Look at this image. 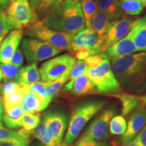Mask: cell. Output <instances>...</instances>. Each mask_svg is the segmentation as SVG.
I'll use <instances>...</instances> for the list:
<instances>
[{
    "mask_svg": "<svg viewBox=\"0 0 146 146\" xmlns=\"http://www.w3.org/2000/svg\"><path fill=\"white\" fill-rule=\"evenodd\" d=\"M111 67L122 89L129 94L146 91V52L111 60Z\"/></svg>",
    "mask_w": 146,
    "mask_h": 146,
    "instance_id": "6da1fadb",
    "label": "cell"
},
{
    "mask_svg": "<svg viewBox=\"0 0 146 146\" xmlns=\"http://www.w3.org/2000/svg\"><path fill=\"white\" fill-rule=\"evenodd\" d=\"M42 22L52 30L74 35L85 27L81 3L72 0H64Z\"/></svg>",
    "mask_w": 146,
    "mask_h": 146,
    "instance_id": "7a4b0ae2",
    "label": "cell"
},
{
    "mask_svg": "<svg viewBox=\"0 0 146 146\" xmlns=\"http://www.w3.org/2000/svg\"><path fill=\"white\" fill-rule=\"evenodd\" d=\"M105 104V101L90 100L76 105L72 110L65 135L64 144L70 145L74 143L85 125L103 108Z\"/></svg>",
    "mask_w": 146,
    "mask_h": 146,
    "instance_id": "3957f363",
    "label": "cell"
},
{
    "mask_svg": "<svg viewBox=\"0 0 146 146\" xmlns=\"http://www.w3.org/2000/svg\"><path fill=\"white\" fill-rule=\"evenodd\" d=\"M85 74L94 83L98 94L114 96L123 93V89L114 75L110 62L107 57L96 68L87 70Z\"/></svg>",
    "mask_w": 146,
    "mask_h": 146,
    "instance_id": "277c9868",
    "label": "cell"
},
{
    "mask_svg": "<svg viewBox=\"0 0 146 146\" xmlns=\"http://www.w3.org/2000/svg\"><path fill=\"white\" fill-rule=\"evenodd\" d=\"M25 35L46 42L61 52L70 51L71 43L75 35L52 30L45 26L41 21H36L26 28Z\"/></svg>",
    "mask_w": 146,
    "mask_h": 146,
    "instance_id": "5b68a950",
    "label": "cell"
},
{
    "mask_svg": "<svg viewBox=\"0 0 146 146\" xmlns=\"http://www.w3.org/2000/svg\"><path fill=\"white\" fill-rule=\"evenodd\" d=\"M76 62V58L68 54L60 55L47 60L40 67V78L43 81L53 82L60 78L69 76Z\"/></svg>",
    "mask_w": 146,
    "mask_h": 146,
    "instance_id": "8992f818",
    "label": "cell"
},
{
    "mask_svg": "<svg viewBox=\"0 0 146 146\" xmlns=\"http://www.w3.org/2000/svg\"><path fill=\"white\" fill-rule=\"evenodd\" d=\"M69 52L78 60H84L91 55L103 53L98 44V36L91 28H85L74 35Z\"/></svg>",
    "mask_w": 146,
    "mask_h": 146,
    "instance_id": "52a82bcc",
    "label": "cell"
},
{
    "mask_svg": "<svg viewBox=\"0 0 146 146\" xmlns=\"http://www.w3.org/2000/svg\"><path fill=\"white\" fill-rule=\"evenodd\" d=\"M13 29L27 28L39 21L37 16L27 1H16L11 3L5 12Z\"/></svg>",
    "mask_w": 146,
    "mask_h": 146,
    "instance_id": "ba28073f",
    "label": "cell"
},
{
    "mask_svg": "<svg viewBox=\"0 0 146 146\" xmlns=\"http://www.w3.org/2000/svg\"><path fill=\"white\" fill-rule=\"evenodd\" d=\"M21 48L29 63H36L50 59L61 52L49 43L35 38H24Z\"/></svg>",
    "mask_w": 146,
    "mask_h": 146,
    "instance_id": "9c48e42d",
    "label": "cell"
},
{
    "mask_svg": "<svg viewBox=\"0 0 146 146\" xmlns=\"http://www.w3.org/2000/svg\"><path fill=\"white\" fill-rule=\"evenodd\" d=\"M116 112L114 108L105 110L91 123L82 136L87 137L98 141H106L109 138L110 122Z\"/></svg>",
    "mask_w": 146,
    "mask_h": 146,
    "instance_id": "30bf717a",
    "label": "cell"
},
{
    "mask_svg": "<svg viewBox=\"0 0 146 146\" xmlns=\"http://www.w3.org/2000/svg\"><path fill=\"white\" fill-rule=\"evenodd\" d=\"M134 20L132 18L123 17L111 21L108 27L102 43V51L127 35L130 31Z\"/></svg>",
    "mask_w": 146,
    "mask_h": 146,
    "instance_id": "8fae6325",
    "label": "cell"
},
{
    "mask_svg": "<svg viewBox=\"0 0 146 146\" xmlns=\"http://www.w3.org/2000/svg\"><path fill=\"white\" fill-rule=\"evenodd\" d=\"M57 146H61L62 139L66 130L68 117L61 110L49 111L42 118Z\"/></svg>",
    "mask_w": 146,
    "mask_h": 146,
    "instance_id": "7c38bea8",
    "label": "cell"
},
{
    "mask_svg": "<svg viewBox=\"0 0 146 146\" xmlns=\"http://www.w3.org/2000/svg\"><path fill=\"white\" fill-rule=\"evenodd\" d=\"M137 52L133 41V29L131 27L130 31L123 39L108 47L103 54L108 59H117Z\"/></svg>",
    "mask_w": 146,
    "mask_h": 146,
    "instance_id": "4fadbf2b",
    "label": "cell"
},
{
    "mask_svg": "<svg viewBox=\"0 0 146 146\" xmlns=\"http://www.w3.org/2000/svg\"><path fill=\"white\" fill-rule=\"evenodd\" d=\"M132 113L127 124L125 132L122 136V143H127L133 140L146 123V108L145 107L141 105Z\"/></svg>",
    "mask_w": 146,
    "mask_h": 146,
    "instance_id": "5bb4252c",
    "label": "cell"
},
{
    "mask_svg": "<svg viewBox=\"0 0 146 146\" xmlns=\"http://www.w3.org/2000/svg\"><path fill=\"white\" fill-rule=\"evenodd\" d=\"M23 35L22 29L12 31L8 36L1 42L0 47V63L8 64L13 56L18 45L21 43Z\"/></svg>",
    "mask_w": 146,
    "mask_h": 146,
    "instance_id": "9a60e30c",
    "label": "cell"
},
{
    "mask_svg": "<svg viewBox=\"0 0 146 146\" xmlns=\"http://www.w3.org/2000/svg\"><path fill=\"white\" fill-rule=\"evenodd\" d=\"M68 92L74 96L98 94L94 83L85 73L76 78Z\"/></svg>",
    "mask_w": 146,
    "mask_h": 146,
    "instance_id": "2e32d148",
    "label": "cell"
},
{
    "mask_svg": "<svg viewBox=\"0 0 146 146\" xmlns=\"http://www.w3.org/2000/svg\"><path fill=\"white\" fill-rule=\"evenodd\" d=\"M64 0H30V4L39 21L56 10Z\"/></svg>",
    "mask_w": 146,
    "mask_h": 146,
    "instance_id": "e0dca14e",
    "label": "cell"
},
{
    "mask_svg": "<svg viewBox=\"0 0 146 146\" xmlns=\"http://www.w3.org/2000/svg\"><path fill=\"white\" fill-rule=\"evenodd\" d=\"M50 102L42 100L34 92L29 91L25 95L21 105L25 112L38 113L44 110Z\"/></svg>",
    "mask_w": 146,
    "mask_h": 146,
    "instance_id": "ac0fdd59",
    "label": "cell"
},
{
    "mask_svg": "<svg viewBox=\"0 0 146 146\" xmlns=\"http://www.w3.org/2000/svg\"><path fill=\"white\" fill-rule=\"evenodd\" d=\"M133 41L137 52H146V15L133 23Z\"/></svg>",
    "mask_w": 146,
    "mask_h": 146,
    "instance_id": "d6986e66",
    "label": "cell"
},
{
    "mask_svg": "<svg viewBox=\"0 0 146 146\" xmlns=\"http://www.w3.org/2000/svg\"><path fill=\"white\" fill-rule=\"evenodd\" d=\"M29 85L20 84L19 87L10 94L2 95V104L3 110H8L16 106L21 105L24 98L29 91Z\"/></svg>",
    "mask_w": 146,
    "mask_h": 146,
    "instance_id": "ffe728a7",
    "label": "cell"
},
{
    "mask_svg": "<svg viewBox=\"0 0 146 146\" xmlns=\"http://www.w3.org/2000/svg\"><path fill=\"white\" fill-rule=\"evenodd\" d=\"M111 21H112L111 19L106 14L100 11L97 12L91 21V29L96 33L98 36V44L101 49L103 37Z\"/></svg>",
    "mask_w": 146,
    "mask_h": 146,
    "instance_id": "44dd1931",
    "label": "cell"
},
{
    "mask_svg": "<svg viewBox=\"0 0 146 146\" xmlns=\"http://www.w3.org/2000/svg\"><path fill=\"white\" fill-rule=\"evenodd\" d=\"M24 110L22 105L16 106L8 110H3V123L8 129H15L21 127V120Z\"/></svg>",
    "mask_w": 146,
    "mask_h": 146,
    "instance_id": "7402d4cb",
    "label": "cell"
},
{
    "mask_svg": "<svg viewBox=\"0 0 146 146\" xmlns=\"http://www.w3.org/2000/svg\"><path fill=\"white\" fill-rule=\"evenodd\" d=\"M116 97L120 100L122 104V115L124 116H128L134 112L135 110L141 105V100L139 96L131 94H117L112 96Z\"/></svg>",
    "mask_w": 146,
    "mask_h": 146,
    "instance_id": "603a6c76",
    "label": "cell"
},
{
    "mask_svg": "<svg viewBox=\"0 0 146 146\" xmlns=\"http://www.w3.org/2000/svg\"><path fill=\"white\" fill-rule=\"evenodd\" d=\"M98 11L104 12L113 21L123 17L124 14L120 10L119 0H96Z\"/></svg>",
    "mask_w": 146,
    "mask_h": 146,
    "instance_id": "cb8c5ba5",
    "label": "cell"
},
{
    "mask_svg": "<svg viewBox=\"0 0 146 146\" xmlns=\"http://www.w3.org/2000/svg\"><path fill=\"white\" fill-rule=\"evenodd\" d=\"M40 78L36 63H31L30 65L21 68L16 79V83L29 85L39 81Z\"/></svg>",
    "mask_w": 146,
    "mask_h": 146,
    "instance_id": "d4e9b609",
    "label": "cell"
},
{
    "mask_svg": "<svg viewBox=\"0 0 146 146\" xmlns=\"http://www.w3.org/2000/svg\"><path fill=\"white\" fill-rule=\"evenodd\" d=\"M33 135L45 146H57L42 118L37 127L33 131Z\"/></svg>",
    "mask_w": 146,
    "mask_h": 146,
    "instance_id": "484cf974",
    "label": "cell"
},
{
    "mask_svg": "<svg viewBox=\"0 0 146 146\" xmlns=\"http://www.w3.org/2000/svg\"><path fill=\"white\" fill-rule=\"evenodd\" d=\"M82 13L85 21L86 28H91V21L98 12L96 0H83L81 2Z\"/></svg>",
    "mask_w": 146,
    "mask_h": 146,
    "instance_id": "4316f807",
    "label": "cell"
},
{
    "mask_svg": "<svg viewBox=\"0 0 146 146\" xmlns=\"http://www.w3.org/2000/svg\"><path fill=\"white\" fill-rule=\"evenodd\" d=\"M87 70H88V67H87L86 63L85 62L84 60H78V61H76L74 65L73 66L72 69H71L70 75H69L68 82V83L66 84L64 86L63 91L68 92V91L70 89L76 78L85 74Z\"/></svg>",
    "mask_w": 146,
    "mask_h": 146,
    "instance_id": "83f0119b",
    "label": "cell"
},
{
    "mask_svg": "<svg viewBox=\"0 0 146 146\" xmlns=\"http://www.w3.org/2000/svg\"><path fill=\"white\" fill-rule=\"evenodd\" d=\"M120 10L125 15L137 16L143 12L144 6L139 0L137 1H120L119 0Z\"/></svg>",
    "mask_w": 146,
    "mask_h": 146,
    "instance_id": "f1b7e54d",
    "label": "cell"
},
{
    "mask_svg": "<svg viewBox=\"0 0 146 146\" xmlns=\"http://www.w3.org/2000/svg\"><path fill=\"white\" fill-rule=\"evenodd\" d=\"M41 121V115L35 113L25 112L21 120V127L27 131H33Z\"/></svg>",
    "mask_w": 146,
    "mask_h": 146,
    "instance_id": "f546056e",
    "label": "cell"
},
{
    "mask_svg": "<svg viewBox=\"0 0 146 146\" xmlns=\"http://www.w3.org/2000/svg\"><path fill=\"white\" fill-rule=\"evenodd\" d=\"M127 129V122L123 116H115L110 122L109 131L112 135H123Z\"/></svg>",
    "mask_w": 146,
    "mask_h": 146,
    "instance_id": "4dcf8cb0",
    "label": "cell"
},
{
    "mask_svg": "<svg viewBox=\"0 0 146 146\" xmlns=\"http://www.w3.org/2000/svg\"><path fill=\"white\" fill-rule=\"evenodd\" d=\"M69 76L60 78L53 82H50L46 87V94L49 100L52 101L56 94L59 93L61 89L64 87L66 82L68 81Z\"/></svg>",
    "mask_w": 146,
    "mask_h": 146,
    "instance_id": "1f68e13d",
    "label": "cell"
},
{
    "mask_svg": "<svg viewBox=\"0 0 146 146\" xmlns=\"http://www.w3.org/2000/svg\"><path fill=\"white\" fill-rule=\"evenodd\" d=\"M0 68L2 71L3 81H15L16 82L18 73L21 70L20 68L14 66V65L8 64L0 63Z\"/></svg>",
    "mask_w": 146,
    "mask_h": 146,
    "instance_id": "d6a6232c",
    "label": "cell"
},
{
    "mask_svg": "<svg viewBox=\"0 0 146 146\" xmlns=\"http://www.w3.org/2000/svg\"><path fill=\"white\" fill-rule=\"evenodd\" d=\"M49 83L50 82L37 81L34 83L29 84V89L37 95L42 100L51 102V100L47 98L46 94V87Z\"/></svg>",
    "mask_w": 146,
    "mask_h": 146,
    "instance_id": "836d02e7",
    "label": "cell"
},
{
    "mask_svg": "<svg viewBox=\"0 0 146 146\" xmlns=\"http://www.w3.org/2000/svg\"><path fill=\"white\" fill-rule=\"evenodd\" d=\"M61 146H111V144L107 141H98L87 137L82 136L76 143L72 145L62 143Z\"/></svg>",
    "mask_w": 146,
    "mask_h": 146,
    "instance_id": "e575fe53",
    "label": "cell"
},
{
    "mask_svg": "<svg viewBox=\"0 0 146 146\" xmlns=\"http://www.w3.org/2000/svg\"><path fill=\"white\" fill-rule=\"evenodd\" d=\"M21 138L18 136L16 131L7 129L3 127V125L0 123V143L8 140L15 139Z\"/></svg>",
    "mask_w": 146,
    "mask_h": 146,
    "instance_id": "d590c367",
    "label": "cell"
},
{
    "mask_svg": "<svg viewBox=\"0 0 146 146\" xmlns=\"http://www.w3.org/2000/svg\"><path fill=\"white\" fill-rule=\"evenodd\" d=\"M106 57V56L103 53H102V54L89 56L85 58L84 61H85L87 67H88V70H90V69H93L96 68V66H98Z\"/></svg>",
    "mask_w": 146,
    "mask_h": 146,
    "instance_id": "8d00e7d4",
    "label": "cell"
},
{
    "mask_svg": "<svg viewBox=\"0 0 146 146\" xmlns=\"http://www.w3.org/2000/svg\"><path fill=\"white\" fill-rule=\"evenodd\" d=\"M12 29L13 27L9 22L5 12H0V36H5Z\"/></svg>",
    "mask_w": 146,
    "mask_h": 146,
    "instance_id": "74e56055",
    "label": "cell"
},
{
    "mask_svg": "<svg viewBox=\"0 0 146 146\" xmlns=\"http://www.w3.org/2000/svg\"><path fill=\"white\" fill-rule=\"evenodd\" d=\"M31 143L30 139H15L8 140L0 143V146H29Z\"/></svg>",
    "mask_w": 146,
    "mask_h": 146,
    "instance_id": "f35d334b",
    "label": "cell"
},
{
    "mask_svg": "<svg viewBox=\"0 0 146 146\" xmlns=\"http://www.w3.org/2000/svg\"><path fill=\"white\" fill-rule=\"evenodd\" d=\"M23 54L20 48L16 49L15 52L14 53L13 56H12V59L10 60L11 64L14 65V66L17 67V68H21L22 65L23 64Z\"/></svg>",
    "mask_w": 146,
    "mask_h": 146,
    "instance_id": "ab89813d",
    "label": "cell"
},
{
    "mask_svg": "<svg viewBox=\"0 0 146 146\" xmlns=\"http://www.w3.org/2000/svg\"><path fill=\"white\" fill-rule=\"evenodd\" d=\"M134 139L139 146H146V123Z\"/></svg>",
    "mask_w": 146,
    "mask_h": 146,
    "instance_id": "60d3db41",
    "label": "cell"
},
{
    "mask_svg": "<svg viewBox=\"0 0 146 146\" xmlns=\"http://www.w3.org/2000/svg\"><path fill=\"white\" fill-rule=\"evenodd\" d=\"M16 133H17L18 136L21 137L22 139H29L33 135V131H27L23 129V128L18 130Z\"/></svg>",
    "mask_w": 146,
    "mask_h": 146,
    "instance_id": "b9f144b4",
    "label": "cell"
},
{
    "mask_svg": "<svg viewBox=\"0 0 146 146\" xmlns=\"http://www.w3.org/2000/svg\"><path fill=\"white\" fill-rule=\"evenodd\" d=\"M8 0H0V12H4L9 5Z\"/></svg>",
    "mask_w": 146,
    "mask_h": 146,
    "instance_id": "7bdbcfd3",
    "label": "cell"
},
{
    "mask_svg": "<svg viewBox=\"0 0 146 146\" xmlns=\"http://www.w3.org/2000/svg\"><path fill=\"white\" fill-rule=\"evenodd\" d=\"M120 146H139V145H138V143H137L135 139H133V140L127 142V143H122V145H120Z\"/></svg>",
    "mask_w": 146,
    "mask_h": 146,
    "instance_id": "ee69618b",
    "label": "cell"
},
{
    "mask_svg": "<svg viewBox=\"0 0 146 146\" xmlns=\"http://www.w3.org/2000/svg\"><path fill=\"white\" fill-rule=\"evenodd\" d=\"M139 98L141 100V105L146 108V93L142 96H139Z\"/></svg>",
    "mask_w": 146,
    "mask_h": 146,
    "instance_id": "f6af8a7d",
    "label": "cell"
},
{
    "mask_svg": "<svg viewBox=\"0 0 146 146\" xmlns=\"http://www.w3.org/2000/svg\"><path fill=\"white\" fill-rule=\"evenodd\" d=\"M3 112V108L2 102H1V101H0V121H1V118H2Z\"/></svg>",
    "mask_w": 146,
    "mask_h": 146,
    "instance_id": "bcb514c9",
    "label": "cell"
},
{
    "mask_svg": "<svg viewBox=\"0 0 146 146\" xmlns=\"http://www.w3.org/2000/svg\"><path fill=\"white\" fill-rule=\"evenodd\" d=\"M139 1L140 2H141L142 4H143L144 8L146 7V0H139Z\"/></svg>",
    "mask_w": 146,
    "mask_h": 146,
    "instance_id": "7dc6e473",
    "label": "cell"
},
{
    "mask_svg": "<svg viewBox=\"0 0 146 146\" xmlns=\"http://www.w3.org/2000/svg\"><path fill=\"white\" fill-rule=\"evenodd\" d=\"M3 79V74H2V71H1V68H0V82L2 81Z\"/></svg>",
    "mask_w": 146,
    "mask_h": 146,
    "instance_id": "c3c4849f",
    "label": "cell"
},
{
    "mask_svg": "<svg viewBox=\"0 0 146 146\" xmlns=\"http://www.w3.org/2000/svg\"><path fill=\"white\" fill-rule=\"evenodd\" d=\"M5 36H0V47H1V42H2L3 39V37H4Z\"/></svg>",
    "mask_w": 146,
    "mask_h": 146,
    "instance_id": "681fc988",
    "label": "cell"
},
{
    "mask_svg": "<svg viewBox=\"0 0 146 146\" xmlns=\"http://www.w3.org/2000/svg\"><path fill=\"white\" fill-rule=\"evenodd\" d=\"M72 1H76V2H81V1H83V0H72Z\"/></svg>",
    "mask_w": 146,
    "mask_h": 146,
    "instance_id": "f907efd6",
    "label": "cell"
},
{
    "mask_svg": "<svg viewBox=\"0 0 146 146\" xmlns=\"http://www.w3.org/2000/svg\"><path fill=\"white\" fill-rule=\"evenodd\" d=\"M16 1V0H8V1H9V3H12V2H14V1Z\"/></svg>",
    "mask_w": 146,
    "mask_h": 146,
    "instance_id": "816d5d0a",
    "label": "cell"
},
{
    "mask_svg": "<svg viewBox=\"0 0 146 146\" xmlns=\"http://www.w3.org/2000/svg\"><path fill=\"white\" fill-rule=\"evenodd\" d=\"M120 1H137V0H120Z\"/></svg>",
    "mask_w": 146,
    "mask_h": 146,
    "instance_id": "f5cc1de1",
    "label": "cell"
},
{
    "mask_svg": "<svg viewBox=\"0 0 146 146\" xmlns=\"http://www.w3.org/2000/svg\"><path fill=\"white\" fill-rule=\"evenodd\" d=\"M0 94H1V85H0Z\"/></svg>",
    "mask_w": 146,
    "mask_h": 146,
    "instance_id": "db71d44e",
    "label": "cell"
},
{
    "mask_svg": "<svg viewBox=\"0 0 146 146\" xmlns=\"http://www.w3.org/2000/svg\"><path fill=\"white\" fill-rule=\"evenodd\" d=\"M18 1H28L29 0H18Z\"/></svg>",
    "mask_w": 146,
    "mask_h": 146,
    "instance_id": "11a10c76",
    "label": "cell"
},
{
    "mask_svg": "<svg viewBox=\"0 0 146 146\" xmlns=\"http://www.w3.org/2000/svg\"><path fill=\"white\" fill-rule=\"evenodd\" d=\"M0 101H1V97H0Z\"/></svg>",
    "mask_w": 146,
    "mask_h": 146,
    "instance_id": "9f6ffc18",
    "label": "cell"
}]
</instances>
